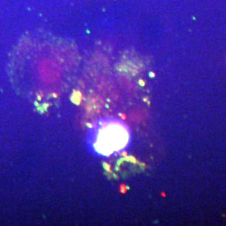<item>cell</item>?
<instances>
[{
    "instance_id": "4",
    "label": "cell",
    "mask_w": 226,
    "mask_h": 226,
    "mask_svg": "<svg viewBox=\"0 0 226 226\" xmlns=\"http://www.w3.org/2000/svg\"><path fill=\"white\" fill-rule=\"evenodd\" d=\"M150 76L153 77V76H154V74H153V73H150Z\"/></svg>"
},
{
    "instance_id": "3",
    "label": "cell",
    "mask_w": 226,
    "mask_h": 226,
    "mask_svg": "<svg viewBox=\"0 0 226 226\" xmlns=\"http://www.w3.org/2000/svg\"><path fill=\"white\" fill-rule=\"evenodd\" d=\"M140 85H144V83H143V81H140Z\"/></svg>"
},
{
    "instance_id": "2",
    "label": "cell",
    "mask_w": 226,
    "mask_h": 226,
    "mask_svg": "<svg viewBox=\"0 0 226 226\" xmlns=\"http://www.w3.org/2000/svg\"><path fill=\"white\" fill-rule=\"evenodd\" d=\"M103 166H104V167L105 168V169H107V170L110 171V166H109L108 164H107V163H104V164H103Z\"/></svg>"
},
{
    "instance_id": "1",
    "label": "cell",
    "mask_w": 226,
    "mask_h": 226,
    "mask_svg": "<svg viewBox=\"0 0 226 226\" xmlns=\"http://www.w3.org/2000/svg\"><path fill=\"white\" fill-rule=\"evenodd\" d=\"M81 99H82L81 94L79 91H75L72 95V97H71V101H72L75 104H77V105L81 103Z\"/></svg>"
}]
</instances>
